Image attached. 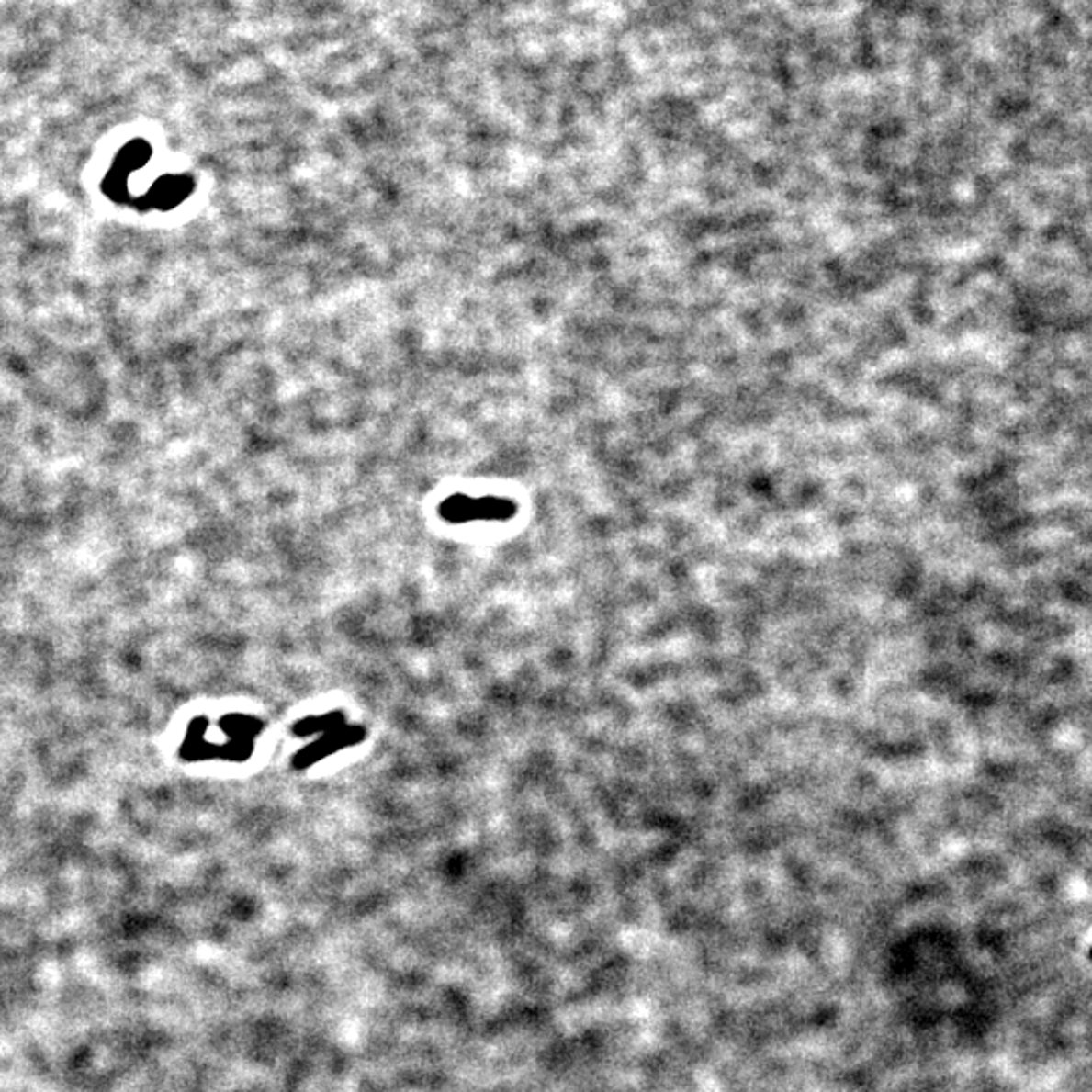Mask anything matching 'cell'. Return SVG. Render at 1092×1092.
<instances>
[{"label": "cell", "instance_id": "1", "mask_svg": "<svg viewBox=\"0 0 1092 1092\" xmlns=\"http://www.w3.org/2000/svg\"><path fill=\"white\" fill-rule=\"evenodd\" d=\"M514 514L516 504L512 500L498 496L469 498L466 494H454L439 506V516L452 524H466L474 520H510Z\"/></svg>", "mask_w": 1092, "mask_h": 1092}, {"label": "cell", "instance_id": "2", "mask_svg": "<svg viewBox=\"0 0 1092 1092\" xmlns=\"http://www.w3.org/2000/svg\"><path fill=\"white\" fill-rule=\"evenodd\" d=\"M363 740H365L363 726L344 725L343 728H336V730H332V733L322 735L318 740H314L312 745H308L306 749L299 750L292 763L296 769H308L314 763H318V760L334 755L336 750L358 745V743H363Z\"/></svg>", "mask_w": 1092, "mask_h": 1092}, {"label": "cell", "instance_id": "3", "mask_svg": "<svg viewBox=\"0 0 1092 1092\" xmlns=\"http://www.w3.org/2000/svg\"><path fill=\"white\" fill-rule=\"evenodd\" d=\"M190 190H193V180L188 176H164L154 185L150 200L158 208H173L183 203Z\"/></svg>", "mask_w": 1092, "mask_h": 1092}, {"label": "cell", "instance_id": "4", "mask_svg": "<svg viewBox=\"0 0 1092 1092\" xmlns=\"http://www.w3.org/2000/svg\"><path fill=\"white\" fill-rule=\"evenodd\" d=\"M346 725L344 715L343 713H330L324 716H308L302 718L299 723L294 725V735L296 737H312V735H326V733H332L336 728H343Z\"/></svg>", "mask_w": 1092, "mask_h": 1092}, {"label": "cell", "instance_id": "5", "mask_svg": "<svg viewBox=\"0 0 1092 1092\" xmlns=\"http://www.w3.org/2000/svg\"><path fill=\"white\" fill-rule=\"evenodd\" d=\"M221 726L231 738H243V740H253L264 730L262 720H257L253 716H239V715L223 718Z\"/></svg>", "mask_w": 1092, "mask_h": 1092}, {"label": "cell", "instance_id": "6", "mask_svg": "<svg viewBox=\"0 0 1092 1092\" xmlns=\"http://www.w3.org/2000/svg\"><path fill=\"white\" fill-rule=\"evenodd\" d=\"M1090 959H1092V951H1090Z\"/></svg>", "mask_w": 1092, "mask_h": 1092}]
</instances>
